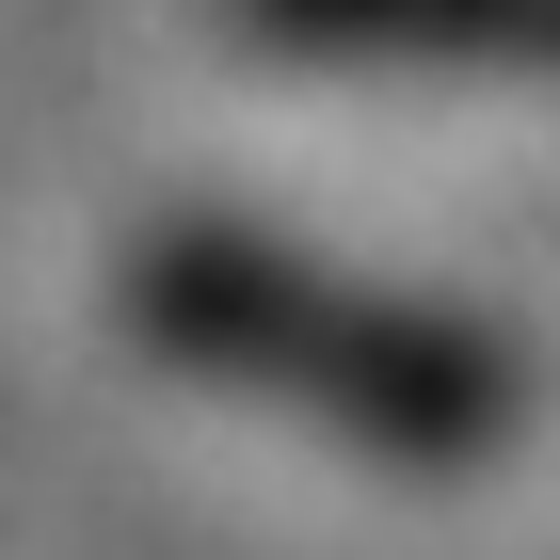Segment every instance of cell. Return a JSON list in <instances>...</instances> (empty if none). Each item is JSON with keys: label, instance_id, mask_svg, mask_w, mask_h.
Returning <instances> with one entry per match:
<instances>
[{"label": "cell", "instance_id": "1", "mask_svg": "<svg viewBox=\"0 0 560 560\" xmlns=\"http://www.w3.org/2000/svg\"><path fill=\"white\" fill-rule=\"evenodd\" d=\"M113 320L176 385L257 400V417L320 432L352 465H400V480H465L528 432V352L480 304L352 272L320 241H272V224H224V209L129 224L113 241Z\"/></svg>", "mask_w": 560, "mask_h": 560}, {"label": "cell", "instance_id": "2", "mask_svg": "<svg viewBox=\"0 0 560 560\" xmlns=\"http://www.w3.org/2000/svg\"><path fill=\"white\" fill-rule=\"evenodd\" d=\"M289 65H352V81H513L560 96V0H224Z\"/></svg>", "mask_w": 560, "mask_h": 560}]
</instances>
